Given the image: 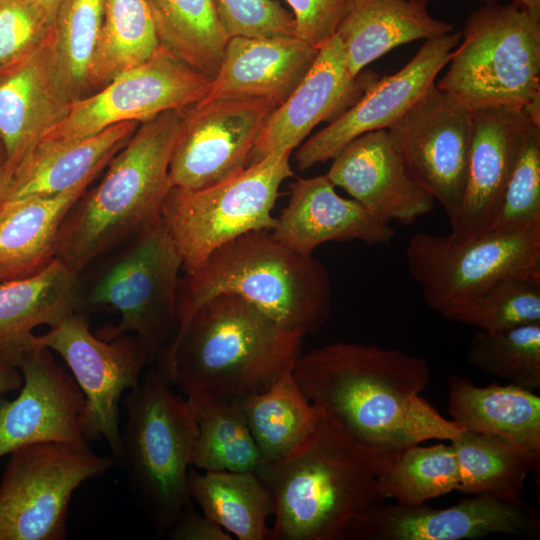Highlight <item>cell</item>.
Here are the masks:
<instances>
[{
  "instance_id": "obj_16",
  "label": "cell",
  "mask_w": 540,
  "mask_h": 540,
  "mask_svg": "<svg viewBox=\"0 0 540 540\" xmlns=\"http://www.w3.org/2000/svg\"><path fill=\"white\" fill-rule=\"evenodd\" d=\"M447 508L380 504L348 527L345 540H463L492 534L539 538L540 517L525 502L478 494Z\"/></svg>"
},
{
  "instance_id": "obj_1",
  "label": "cell",
  "mask_w": 540,
  "mask_h": 540,
  "mask_svg": "<svg viewBox=\"0 0 540 540\" xmlns=\"http://www.w3.org/2000/svg\"><path fill=\"white\" fill-rule=\"evenodd\" d=\"M292 373L321 416L380 458L463 431L420 396L430 367L405 351L333 342L301 353Z\"/></svg>"
},
{
  "instance_id": "obj_27",
  "label": "cell",
  "mask_w": 540,
  "mask_h": 540,
  "mask_svg": "<svg viewBox=\"0 0 540 540\" xmlns=\"http://www.w3.org/2000/svg\"><path fill=\"white\" fill-rule=\"evenodd\" d=\"M76 276L54 258L31 276L0 281V364L18 368L35 350L33 330L74 312Z\"/></svg>"
},
{
  "instance_id": "obj_22",
  "label": "cell",
  "mask_w": 540,
  "mask_h": 540,
  "mask_svg": "<svg viewBox=\"0 0 540 540\" xmlns=\"http://www.w3.org/2000/svg\"><path fill=\"white\" fill-rule=\"evenodd\" d=\"M71 103L58 79L52 27L37 47L0 71V140L6 164L15 170L65 118Z\"/></svg>"
},
{
  "instance_id": "obj_28",
  "label": "cell",
  "mask_w": 540,
  "mask_h": 540,
  "mask_svg": "<svg viewBox=\"0 0 540 540\" xmlns=\"http://www.w3.org/2000/svg\"><path fill=\"white\" fill-rule=\"evenodd\" d=\"M452 31V25L432 17L425 4L414 0H350L336 35L355 77L400 45Z\"/></svg>"
},
{
  "instance_id": "obj_52",
  "label": "cell",
  "mask_w": 540,
  "mask_h": 540,
  "mask_svg": "<svg viewBox=\"0 0 540 540\" xmlns=\"http://www.w3.org/2000/svg\"><path fill=\"white\" fill-rule=\"evenodd\" d=\"M483 1H488V2H495V1H499V0H483Z\"/></svg>"
},
{
  "instance_id": "obj_15",
  "label": "cell",
  "mask_w": 540,
  "mask_h": 540,
  "mask_svg": "<svg viewBox=\"0 0 540 540\" xmlns=\"http://www.w3.org/2000/svg\"><path fill=\"white\" fill-rule=\"evenodd\" d=\"M277 107L267 99L222 98L183 108L169 166V188L200 189L242 171Z\"/></svg>"
},
{
  "instance_id": "obj_30",
  "label": "cell",
  "mask_w": 540,
  "mask_h": 540,
  "mask_svg": "<svg viewBox=\"0 0 540 540\" xmlns=\"http://www.w3.org/2000/svg\"><path fill=\"white\" fill-rule=\"evenodd\" d=\"M188 493L202 513L239 540L270 539L267 520L274 497L256 472L204 471L190 468Z\"/></svg>"
},
{
  "instance_id": "obj_36",
  "label": "cell",
  "mask_w": 540,
  "mask_h": 540,
  "mask_svg": "<svg viewBox=\"0 0 540 540\" xmlns=\"http://www.w3.org/2000/svg\"><path fill=\"white\" fill-rule=\"evenodd\" d=\"M378 488L384 499L419 504L458 489L459 470L454 450L443 443L409 446L379 457Z\"/></svg>"
},
{
  "instance_id": "obj_46",
  "label": "cell",
  "mask_w": 540,
  "mask_h": 540,
  "mask_svg": "<svg viewBox=\"0 0 540 540\" xmlns=\"http://www.w3.org/2000/svg\"><path fill=\"white\" fill-rule=\"evenodd\" d=\"M14 169L10 168L6 162L0 164V205L7 199L12 187Z\"/></svg>"
},
{
  "instance_id": "obj_18",
  "label": "cell",
  "mask_w": 540,
  "mask_h": 540,
  "mask_svg": "<svg viewBox=\"0 0 540 540\" xmlns=\"http://www.w3.org/2000/svg\"><path fill=\"white\" fill-rule=\"evenodd\" d=\"M18 369L23 376L19 395L12 401L0 397V458L36 443L88 445L84 395L51 350H33Z\"/></svg>"
},
{
  "instance_id": "obj_41",
  "label": "cell",
  "mask_w": 540,
  "mask_h": 540,
  "mask_svg": "<svg viewBox=\"0 0 540 540\" xmlns=\"http://www.w3.org/2000/svg\"><path fill=\"white\" fill-rule=\"evenodd\" d=\"M219 21L231 37H293L295 21L276 0H212Z\"/></svg>"
},
{
  "instance_id": "obj_2",
  "label": "cell",
  "mask_w": 540,
  "mask_h": 540,
  "mask_svg": "<svg viewBox=\"0 0 540 540\" xmlns=\"http://www.w3.org/2000/svg\"><path fill=\"white\" fill-rule=\"evenodd\" d=\"M304 337L246 299L223 293L178 323L153 365L184 397L239 400L292 370Z\"/></svg>"
},
{
  "instance_id": "obj_25",
  "label": "cell",
  "mask_w": 540,
  "mask_h": 540,
  "mask_svg": "<svg viewBox=\"0 0 540 540\" xmlns=\"http://www.w3.org/2000/svg\"><path fill=\"white\" fill-rule=\"evenodd\" d=\"M139 124L123 122L81 138L41 139L15 168L7 199L90 185Z\"/></svg>"
},
{
  "instance_id": "obj_40",
  "label": "cell",
  "mask_w": 540,
  "mask_h": 540,
  "mask_svg": "<svg viewBox=\"0 0 540 540\" xmlns=\"http://www.w3.org/2000/svg\"><path fill=\"white\" fill-rule=\"evenodd\" d=\"M536 226H540V122L530 119L500 209L489 231Z\"/></svg>"
},
{
  "instance_id": "obj_38",
  "label": "cell",
  "mask_w": 540,
  "mask_h": 540,
  "mask_svg": "<svg viewBox=\"0 0 540 540\" xmlns=\"http://www.w3.org/2000/svg\"><path fill=\"white\" fill-rule=\"evenodd\" d=\"M467 361L482 372L532 391L540 388V322L501 331L477 330Z\"/></svg>"
},
{
  "instance_id": "obj_11",
  "label": "cell",
  "mask_w": 540,
  "mask_h": 540,
  "mask_svg": "<svg viewBox=\"0 0 540 540\" xmlns=\"http://www.w3.org/2000/svg\"><path fill=\"white\" fill-rule=\"evenodd\" d=\"M115 464L88 445L58 442L18 448L0 484V540H65L73 493Z\"/></svg>"
},
{
  "instance_id": "obj_8",
  "label": "cell",
  "mask_w": 540,
  "mask_h": 540,
  "mask_svg": "<svg viewBox=\"0 0 540 540\" xmlns=\"http://www.w3.org/2000/svg\"><path fill=\"white\" fill-rule=\"evenodd\" d=\"M462 37L437 87L469 110L520 108L540 121V18L491 2L470 15Z\"/></svg>"
},
{
  "instance_id": "obj_20",
  "label": "cell",
  "mask_w": 540,
  "mask_h": 540,
  "mask_svg": "<svg viewBox=\"0 0 540 540\" xmlns=\"http://www.w3.org/2000/svg\"><path fill=\"white\" fill-rule=\"evenodd\" d=\"M530 119L533 118L520 108L496 106L471 110L465 194L461 209L450 224L451 232L447 235L450 241L464 242L491 228Z\"/></svg>"
},
{
  "instance_id": "obj_14",
  "label": "cell",
  "mask_w": 540,
  "mask_h": 540,
  "mask_svg": "<svg viewBox=\"0 0 540 540\" xmlns=\"http://www.w3.org/2000/svg\"><path fill=\"white\" fill-rule=\"evenodd\" d=\"M387 131L409 176L441 204L451 224L465 194L471 110L433 83Z\"/></svg>"
},
{
  "instance_id": "obj_51",
  "label": "cell",
  "mask_w": 540,
  "mask_h": 540,
  "mask_svg": "<svg viewBox=\"0 0 540 540\" xmlns=\"http://www.w3.org/2000/svg\"><path fill=\"white\" fill-rule=\"evenodd\" d=\"M416 2H419V3H422V4H427L430 0H414Z\"/></svg>"
},
{
  "instance_id": "obj_48",
  "label": "cell",
  "mask_w": 540,
  "mask_h": 540,
  "mask_svg": "<svg viewBox=\"0 0 540 540\" xmlns=\"http://www.w3.org/2000/svg\"><path fill=\"white\" fill-rule=\"evenodd\" d=\"M513 3L540 18V0H513Z\"/></svg>"
},
{
  "instance_id": "obj_7",
  "label": "cell",
  "mask_w": 540,
  "mask_h": 540,
  "mask_svg": "<svg viewBox=\"0 0 540 540\" xmlns=\"http://www.w3.org/2000/svg\"><path fill=\"white\" fill-rule=\"evenodd\" d=\"M122 462L135 498L155 532L166 533L191 505L190 457L197 425L186 397L176 394L155 366L124 397Z\"/></svg>"
},
{
  "instance_id": "obj_34",
  "label": "cell",
  "mask_w": 540,
  "mask_h": 540,
  "mask_svg": "<svg viewBox=\"0 0 540 540\" xmlns=\"http://www.w3.org/2000/svg\"><path fill=\"white\" fill-rule=\"evenodd\" d=\"M450 444L459 470L457 491L523 500L524 483L531 470L512 442L497 435L463 430Z\"/></svg>"
},
{
  "instance_id": "obj_3",
  "label": "cell",
  "mask_w": 540,
  "mask_h": 540,
  "mask_svg": "<svg viewBox=\"0 0 540 540\" xmlns=\"http://www.w3.org/2000/svg\"><path fill=\"white\" fill-rule=\"evenodd\" d=\"M378 470L379 456L320 415L297 450L256 471L275 501L270 539L345 540L355 518L384 503Z\"/></svg>"
},
{
  "instance_id": "obj_44",
  "label": "cell",
  "mask_w": 540,
  "mask_h": 540,
  "mask_svg": "<svg viewBox=\"0 0 540 540\" xmlns=\"http://www.w3.org/2000/svg\"><path fill=\"white\" fill-rule=\"evenodd\" d=\"M173 540H232L233 537L219 524L197 513L192 506L182 511L165 533Z\"/></svg>"
},
{
  "instance_id": "obj_21",
  "label": "cell",
  "mask_w": 540,
  "mask_h": 540,
  "mask_svg": "<svg viewBox=\"0 0 540 540\" xmlns=\"http://www.w3.org/2000/svg\"><path fill=\"white\" fill-rule=\"evenodd\" d=\"M326 176L387 223L411 225L434 208V198L409 176L387 129L352 140L333 158Z\"/></svg>"
},
{
  "instance_id": "obj_42",
  "label": "cell",
  "mask_w": 540,
  "mask_h": 540,
  "mask_svg": "<svg viewBox=\"0 0 540 540\" xmlns=\"http://www.w3.org/2000/svg\"><path fill=\"white\" fill-rule=\"evenodd\" d=\"M52 27L34 0H0V71L37 47Z\"/></svg>"
},
{
  "instance_id": "obj_33",
  "label": "cell",
  "mask_w": 540,
  "mask_h": 540,
  "mask_svg": "<svg viewBox=\"0 0 540 540\" xmlns=\"http://www.w3.org/2000/svg\"><path fill=\"white\" fill-rule=\"evenodd\" d=\"M160 47L213 78L229 37L212 0H146Z\"/></svg>"
},
{
  "instance_id": "obj_24",
  "label": "cell",
  "mask_w": 540,
  "mask_h": 540,
  "mask_svg": "<svg viewBox=\"0 0 540 540\" xmlns=\"http://www.w3.org/2000/svg\"><path fill=\"white\" fill-rule=\"evenodd\" d=\"M319 52L293 37H231L207 95L222 98L267 99L278 106L304 78Z\"/></svg>"
},
{
  "instance_id": "obj_26",
  "label": "cell",
  "mask_w": 540,
  "mask_h": 540,
  "mask_svg": "<svg viewBox=\"0 0 540 540\" xmlns=\"http://www.w3.org/2000/svg\"><path fill=\"white\" fill-rule=\"evenodd\" d=\"M447 412L463 430L492 434L512 442L525 456L531 472L540 467V397L508 383L478 387L469 379H448Z\"/></svg>"
},
{
  "instance_id": "obj_31",
  "label": "cell",
  "mask_w": 540,
  "mask_h": 540,
  "mask_svg": "<svg viewBox=\"0 0 540 540\" xmlns=\"http://www.w3.org/2000/svg\"><path fill=\"white\" fill-rule=\"evenodd\" d=\"M292 370L266 390L238 400L262 463L292 454L311 436L320 420L319 412L301 392Z\"/></svg>"
},
{
  "instance_id": "obj_50",
  "label": "cell",
  "mask_w": 540,
  "mask_h": 540,
  "mask_svg": "<svg viewBox=\"0 0 540 540\" xmlns=\"http://www.w3.org/2000/svg\"><path fill=\"white\" fill-rule=\"evenodd\" d=\"M5 162H6L5 151H4V147L2 145V142L0 140V164L5 163Z\"/></svg>"
},
{
  "instance_id": "obj_13",
  "label": "cell",
  "mask_w": 540,
  "mask_h": 540,
  "mask_svg": "<svg viewBox=\"0 0 540 540\" xmlns=\"http://www.w3.org/2000/svg\"><path fill=\"white\" fill-rule=\"evenodd\" d=\"M211 83V77L160 47L144 62L73 101L65 118L42 139L87 137L119 123L149 121L201 101Z\"/></svg>"
},
{
  "instance_id": "obj_32",
  "label": "cell",
  "mask_w": 540,
  "mask_h": 540,
  "mask_svg": "<svg viewBox=\"0 0 540 540\" xmlns=\"http://www.w3.org/2000/svg\"><path fill=\"white\" fill-rule=\"evenodd\" d=\"M186 398L197 425L191 467L212 472H256L263 460L238 400Z\"/></svg>"
},
{
  "instance_id": "obj_9",
  "label": "cell",
  "mask_w": 540,
  "mask_h": 540,
  "mask_svg": "<svg viewBox=\"0 0 540 540\" xmlns=\"http://www.w3.org/2000/svg\"><path fill=\"white\" fill-rule=\"evenodd\" d=\"M292 150L274 151L236 175L195 190L171 187L161 219L190 274L221 245L252 231H271L280 185L293 176Z\"/></svg>"
},
{
  "instance_id": "obj_29",
  "label": "cell",
  "mask_w": 540,
  "mask_h": 540,
  "mask_svg": "<svg viewBox=\"0 0 540 540\" xmlns=\"http://www.w3.org/2000/svg\"><path fill=\"white\" fill-rule=\"evenodd\" d=\"M88 186L7 199L0 205V265L9 279L31 276L55 258L59 228Z\"/></svg>"
},
{
  "instance_id": "obj_5",
  "label": "cell",
  "mask_w": 540,
  "mask_h": 540,
  "mask_svg": "<svg viewBox=\"0 0 540 540\" xmlns=\"http://www.w3.org/2000/svg\"><path fill=\"white\" fill-rule=\"evenodd\" d=\"M238 295L283 328L303 336L320 330L331 313L327 269L275 240L270 231H252L216 248L204 263L180 278L178 323L209 298Z\"/></svg>"
},
{
  "instance_id": "obj_39",
  "label": "cell",
  "mask_w": 540,
  "mask_h": 540,
  "mask_svg": "<svg viewBox=\"0 0 540 540\" xmlns=\"http://www.w3.org/2000/svg\"><path fill=\"white\" fill-rule=\"evenodd\" d=\"M449 320L490 332L540 322V278L498 281Z\"/></svg>"
},
{
  "instance_id": "obj_37",
  "label": "cell",
  "mask_w": 540,
  "mask_h": 540,
  "mask_svg": "<svg viewBox=\"0 0 540 540\" xmlns=\"http://www.w3.org/2000/svg\"><path fill=\"white\" fill-rule=\"evenodd\" d=\"M104 0H62L53 21L58 79L73 102L92 93L91 77L100 41Z\"/></svg>"
},
{
  "instance_id": "obj_49",
  "label": "cell",
  "mask_w": 540,
  "mask_h": 540,
  "mask_svg": "<svg viewBox=\"0 0 540 540\" xmlns=\"http://www.w3.org/2000/svg\"><path fill=\"white\" fill-rule=\"evenodd\" d=\"M5 279H9V274L6 269L2 265H0V281Z\"/></svg>"
},
{
  "instance_id": "obj_47",
  "label": "cell",
  "mask_w": 540,
  "mask_h": 540,
  "mask_svg": "<svg viewBox=\"0 0 540 540\" xmlns=\"http://www.w3.org/2000/svg\"><path fill=\"white\" fill-rule=\"evenodd\" d=\"M46 20L53 25L56 11L62 0H34Z\"/></svg>"
},
{
  "instance_id": "obj_45",
  "label": "cell",
  "mask_w": 540,
  "mask_h": 540,
  "mask_svg": "<svg viewBox=\"0 0 540 540\" xmlns=\"http://www.w3.org/2000/svg\"><path fill=\"white\" fill-rule=\"evenodd\" d=\"M22 384L23 376L18 368L0 364V397L7 392L17 390Z\"/></svg>"
},
{
  "instance_id": "obj_23",
  "label": "cell",
  "mask_w": 540,
  "mask_h": 540,
  "mask_svg": "<svg viewBox=\"0 0 540 540\" xmlns=\"http://www.w3.org/2000/svg\"><path fill=\"white\" fill-rule=\"evenodd\" d=\"M334 187L326 175L293 181L290 199L276 218L271 236L303 255H312L330 241L360 240L375 245L395 237L389 223L356 200L343 198Z\"/></svg>"
},
{
  "instance_id": "obj_10",
  "label": "cell",
  "mask_w": 540,
  "mask_h": 540,
  "mask_svg": "<svg viewBox=\"0 0 540 540\" xmlns=\"http://www.w3.org/2000/svg\"><path fill=\"white\" fill-rule=\"evenodd\" d=\"M405 257L425 304L449 320L498 281L540 278V226L488 231L460 243L418 232Z\"/></svg>"
},
{
  "instance_id": "obj_12",
  "label": "cell",
  "mask_w": 540,
  "mask_h": 540,
  "mask_svg": "<svg viewBox=\"0 0 540 540\" xmlns=\"http://www.w3.org/2000/svg\"><path fill=\"white\" fill-rule=\"evenodd\" d=\"M57 352L71 370L85 399L84 425L90 441L103 437L115 464L121 466L119 403L135 388L149 357L132 334L103 338L90 331V317L72 312L43 335L34 349Z\"/></svg>"
},
{
  "instance_id": "obj_6",
  "label": "cell",
  "mask_w": 540,
  "mask_h": 540,
  "mask_svg": "<svg viewBox=\"0 0 540 540\" xmlns=\"http://www.w3.org/2000/svg\"><path fill=\"white\" fill-rule=\"evenodd\" d=\"M182 260L162 219L103 253L79 273L74 313L119 314L97 335L132 334L153 365L178 325L176 304Z\"/></svg>"
},
{
  "instance_id": "obj_43",
  "label": "cell",
  "mask_w": 540,
  "mask_h": 540,
  "mask_svg": "<svg viewBox=\"0 0 540 540\" xmlns=\"http://www.w3.org/2000/svg\"><path fill=\"white\" fill-rule=\"evenodd\" d=\"M295 21V36L320 48L332 38L350 0H286Z\"/></svg>"
},
{
  "instance_id": "obj_35",
  "label": "cell",
  "mask_w": 540,
  "mask_h": 540,
  "mask_svg": "<svg viewBox=\"0 0 540 540\" xmlns=\"http://www.w3.org/2000/svg\"><path fill=\"white\" fill-rule=\"evenodd\" d=\"M159 48L146 0H104L102 31L92 69V93L150 58Z\"/></svg>"
},
{
  "instance_id": "obj_17",
  "label": "cell",
  "mask_w": 540,
  "mask_h": 540,
  "mask_svg": "<svg viewBox=\"0 0 540 540\" xmlns=\"http://www.w3.org/2000/svg\"><path fill=\"white\" fill-rule=\"evenodd\" d=\"M461 38L460 32L452 31L425 40L405 66L375 81L344 113L300 146L297 169L305 171L333 159L364 133L389 128L435 83Z\"/></svg>"
},
{
  "instance_id": "obj_19",
  "label": "cell",
  "mask_w": 540,
  "mask_h": 540,
  "mask_svg": "<svg viewBox=\"0 0 540 540\" xmlns=\"http://www.w3.org/2000/svg\"><path fill=\"white\" fill-rule=\"evenodd\" d=\"M378 80L372 72L352 76L344 48L335 34L320 48L301 82L269 116L250 154L248 165L278 150L299 146L315 126L331 123Z\"/></svg>"
},
{
  "instance_id": "obj_4",
  "label": "cell",
  "mask_w": 540,
  "mask_h": 540,
  "mask_svg": "<svg viewBox=\"0 0 540 540\" xmlns=\"http://www.w3.org/2000/svg\"><path fill=\"white\" fill-rule=\"evenodd\" d=\"M181 121L182 109H173L139 124L108 162L100 182L86 189L66 214L55 258L77 274L161 219Z\"/></svg>"
}]
</instances>
